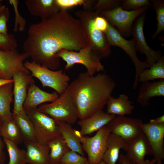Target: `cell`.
Returning <instances> with one entry per match:
<instances>
[{
    "mask_svg": "<svg viewBox=\"0 0 164 164\" xmlns=\"http://www.w3.org/2000/svg\"><path fill=\"white\" fill-rule=\"evenodd\" d=\"M86 37L78 19L67 9L30 26L23 48L32 61L53 70L60 67L56 54L63 50L78 51L86 47Z\"/></svg>",
    "mask_w": 164,
    "mask_h": 164,
    "instance_id": "cell-1",
    "label": "cell"
},
{
    "mask_svg": "<svg viewBox=\"0 0 164 164\" xmlns=\"http://www.w3.org/2000/svg\"><path fill=\"white\" fill-rule=\"evenodd\" d=\"M116 86L105 73L91 76L86 72L79 74L68 87L76 105L78 118H87L102 110Z\"/></svg>",
    "mask_w": 164,
    "mask_h": 164,
    "instance_id": "cell-2",
    "label": "cell"
},
{
    "mask_svg": "<svg viewBox=\"0 0 164 164\" xmlns=\"http://www.w3.org/2000/svg\"><path fill=\"white\" fill-rule=\"evenodd\" d=\"M98 12L93 10H80L75 12L79 20L86 39L87 46L101 59L107 58L111 53V46L105 33L97 29L94 19Z\"/></svg>",
    "mask_w": 164,
    "mask_h": 164,
    "instance_id": "cell-3",
    "label": "cell"
},
{
    "mask_svg": "<svg viewBox=\"0 0 164 164\" xmlns=\"http://www.w3.org/2000/svg\"><path fill=\"white\" fill-rule=\"evenodd\" d=\"M57 122H63L70 125L75 124L78 118L76 105L68 88L55 101L38 108Z\"/></svg>",
    "mask_w": 164,
    "mask_h": 164,
    "instance_id": "cell-4",
    "label": "cell"
},
{
    "mask_svg": "<svg viewBox=\"0 0 164 164\" xmlns=\"http://www.w3.org/2000/svg\"><path fill=\"white\" fill-rule=\"evenodd\" d=\"M25 111L33 125L36 142L47 145L62 137L57 121L51 117L39 111L37 107Z\"/></svg>",
    "mask_w": 164,
    "mask_h": 164,
    "instance_id": "cell-5",
    "label": "cell"
},
{
    "mask_svg": "<svg viewBox=\"0 0 164 164\" xmlns=\"http://www.w3.org/2000/svg\"><path fill=\"white\" fill-rule=\"evenodd\" d=\"M56 56L66 62L64 67L65 70H68L76 63H80L85 67L87 72L91 76L104 71V67L100 61L101 59L100 57L87 46L78 51L61 50L57 53Z\"/></svg>",
    "mask_w": 164,
    "mask_h": 164,
    "instance_id": "cell-6",
    "label": "cell"
},
{
    "mask_svg": "<svg viewBox=\"0 0 164 164\" xmlns=\"http://www.w3.org/2000/svg\"><path fill=\"white\" fill-rule=\"evenodd\" d=\"M24 65L32 76L40 81L43 87L53 89L59 95L63 93L69 85L70 77L61 69L51 70L33 61H26Z\"/></svg>",
    "mask_w": 164,
    "mask_h": 164,
    "instance_id": "cell-7",
    "label": "cell"
},
{
    "mask_svg": "<svg viewBox=\"0 0 164 164\" xmlns=\"http://www.w3.org/2000/svg\"><path fill=\"white\" fill-rule=\"evenodd\" d=\"M105 33L111 46H118L123 50L134 65L135 74L133 87L134 89H136L138 85V79L140 74L144 69L150 67L145 61H142L138 58L135 42L133 38L130 40L125 39L115 27L109 23L108 29Z\"/></svg>",
    "mask_w": 164,
    "mask_h": 164,
    "instance_id": "cell-8",
    "label": "cell"
},
{
    "mask_svg": "<svg viewBox=\"0 0 164 164\" xmlns=\"http://www.w3.org/2000/svg\"><path fill=\"white\" fill-rule=\"evenodd\" d=\"M148 8L145 7L135 10L126 11L120 6L111 10L101 12L100 14L111 25L117 28L123 36L128 37L132 36V28L134 21L147 11Z\"/></svg>",
    "mask_w": 164,
    "mask_h": 164,
    "instance_id": "cell-9",
    "label": "cell"
},
{
    "mask_svg": "<svg viewBox=\"0 0 164 164\" xmlns=\"http://www.w3.org/2000/svg\"><path fill=\"white\" fill-rule=\"evenodd\" d=\"M111 132L105 125L92 137L82 136L80 138L83 149L87 154L89 164H98L102 160L107 147L108 137Z\"/></svg>",
    "mask_w": 164,
    "mask_h": 164,
    "instance_id": "cell-10",
    "label": "cell"
},
{
    "mask_svg": "<svg viewBox=\"0 0 164 164\" xmlns=\"http://www.w3.org/2000/svg\"><path fill=\"white\" fill-rule=\"evenodd\" d=\"M29 57L27 54L25 52L20 53L17 49L11 50H0V78L12 80L13 74L18 71L31 74L23 63Z\"/></svg>",
    "mask_w": 164,
    "mask_h": 164,
    "instance_id": "cell-11",
    "label": "cell"
},
{
    "mask_svg": "<svg viewBox=\"0 0 164 164\" xmlns=\"http://www.w3.org/2000/svg\"><path fill=\"white\" fill-rule=\"evenodd\" d=\"M146 12H144L134 21L132 28L131 34L135 42L137 51L145 55L146 59L145 62L150 67L161 58L162 52L159 50H155L152 49L146 41L143 28Z\"/></svg>",
    "mask_w": 164,
    "mask_h": 164,
    "instance_id": "cell-12",
    "label": "cell"
},
{
    "mask_svg": "<svg viewBox=\"0 0 164 164\" xmlns=\"http://www.w3.org/2000/svg\"><path fill=\"white\" fill-rule=\"evenodd\" d=\"M143 124L142 121L138 118L117 115L107 125L111 133L126 142L144 133Z\"/></svg>",
    "mask_w": 164,
    "mask_h": 164,
    "instance_id": "cell-13",
    "label": "cell"
},
{
    "mask_svg": "<svg viewBox=\"0 0 164 164\" xmlns=\"http://www.w3.org/2000/svg\"><path fill=\"white\" fill-rule=\"evenodd\" d=\"M143 130L151 146L155 163L164 159V124L143 123Z\"/></svg>",
    "mask_w": 164,
    "mask_h": 164,
    "instance_id": "cell-14",
    "label": "cell"
},
{
    "mask_svg": "<svg viewBox=\"0 0 164 164\" xmlns=\"http://www.w3.org/2000/svg\"><path fill=\"white\" fill-rule=\"evenodd\" d=\"M31 74L22 71L15 73L12 77L14 102L12 113H16L23 110L24 102L29 85L35 82Z\"/></svg>",
    "mask_w": 164,
    "mask_h": 164,
    "instance_id": "cell-15",
    "label": "cell"
},
{
    "mask_svg": "<svg viewBox=\"0 0 164 164\" xmlns=\"http://www.w3.org/2000/svg\"><path fill=\"white\" fill-rule=\"evenodd\" d=\"M124 150L126 155L135 164L143 162L146 156L152 155L149 142L144 133L126 142Z\"/></svg>",
    "mask_w": 164,
    "mask_h": 164,
    "instance_id": "cell-16",
    "label": "cell"
},
{
    "mask_svg": "<svg viewBox=\"0 0 164 164\" xmlns=\"http://www.w3.org/2000/svg\"><path fill=\"white\" fill-rule=\"evenodd\" d=\"M115 116L108 114L102 109L99 110L91 117L78 121V124L80 128V132L83 136L91 134L107 125Z\"/></svg>",
    "mask_w": 164,
    "mask_h": 164,
    "instance_id": "cell-17",
    "label": "cell"
},
{
    "mask_svg": "<svg viewBox=\"0 0 164 164\" xmlns=\"http://www.w3.org/2000/svg\"><path fill=\"white\" fill-rule=\"evenodd\" d=\"M25 3L31 15L42 20L54 16L61 9L56 0H26Z\"/></svg>",
    "mask_w": 164,
    "mask_h": 164,
    "instance_id": "cell-18",
    "label": "cell"
},
{
    "mask_svg": "<svg viewBox=\"0 0 164 164\" xmlns=\"http://www.w3.org/2000/svg\"><path fill=\"white\" fill-rule=\"evenodd\" d=\"M59 96L56 91L49 93L42 90L34 82L29 86L27 96L23 104V109L27 111L36 108L41 104L53 102Z\"/></svg>",
    "mask_w": 164,
    "mask_h": 164,
    "instance_id": "cell-19",
    "label": "cell"
},
{
    "mask_svg": "<svg viewBox=\"0 0 164 164\" xmlns=\"http://www.w3.org/2000/svg\"><path fill=\"white\" fill-rule=\"evenodd\" d=\"M26 148V156L29 164H49L50 148L47 145L35 141L23 142Z\"/></svg>",
    "mask_w": 164,
    "mask_h": 164,
    "instance_id": "cell-20",
    "label": "cell"
},
{
    "mask_svg": "<svg viewBox=\"0 0 164 164\" xmlns=\"http://www.w3.org/2000/svg\"><path fill=\"white\" fill-rule=\"evenodd\" d=\"M164 96V79L156 82L146 81L142 83L139 87L137 101L142 106L150 105V99L152 97Z\"/></svg>",
    "mask_w": 164,
    "mask_h": 164,
    "instance_id": "cell-21",
    "label": "cell"
},
{
    "mask_svg": "<svg viewBox=\"0 0 164 164\" xmlns=\"http://www.w3.org/2000/svg\"><path fill=\"white\" fill-rule=\"evenodd\" d=\"M133 102L125 94H120L118 98L111 96L107 103L106 112L109 114L119 116L130 114L135 109Z\"/></svg>",
    "mask_w": 164,
    "mask_h": 164,
    "instance_id": "cell-22",
    "label": "cell"
},
{
    "mask_svg": "<svg viewBox=\"0 0 164 164\" xmlns=\"http://www.w3.org/2000/svg\"><path fill=\"white\" fill-rule=\"evenodd\" d=\"M126 142L119 136L111 133L108 140L107 147L102 159L105 164H116L120 149H124Z\"/></svg>",
    "mask_w": 164,
    "mask_h": 164,
    "instance_id": "cell-23",
    "label": "cell"
},
{
    "mask_svg": "<svg viewBox=\"0 0 164 164\" xmlns=\"http://www.w3.org/2000/svg\"><path fill=\"white\" fill-rule=\"evenodd\" d=\"M57 122L62 137L70 149L84 156V152L80 139L71 125L63 122Z\"/></svg>",
    "mask_w": 164,
    "mask_h": 164,
    "instance_id": "cell-24",
    "label": "cell"
},
{
    "mask_svg": "<svg viewBox=\"0 0 164 164\" xmlns=\"http://www.w3.org/2000/svg\"><path fill=\"white\" fill-rule=\"evenodd\" d=\"M13 82L0 86V116L2 120L12 117L10 106L13 100Z\"/></svg>",
    "mask_w": 164,
    "mask_h": 164,
    "instance_id": "cell-25",
    "label": "cell"
},
{
    "mask_svg": "<svg viewBox=\"0 0 164 164\" xmlns=\"http://www.w3.org/2000/svg\"><path fill=\"white\" fill-rule=\"evenodd\" d=\"M0 136L18 145L23 142V138L18 126L12 117L2 120L0 125Z\"/></svg>",
    "mask_w": 164,
    "mask_h": 164,
    "instance_id": "cell-26",
    "label": "cell"
},
{
    "mask_svg": "<svg viewBox=\"0 0 164 164\" xmlns=\"http://www.w3.org/2000/svg\"><path fill=\"white\" fill-rule=\"evenodd\" d=\"M12 114L22 135L23 142L35 141L33 125L26 111L23 109L19 113Z\"/></svg>",
    "mask_w": 164,
    "mask_h": 164,
    "instance_id": "cell-27",
    "label": "cell"
},
{
    "mask_svg": "<svg viewBox=\"0 0 164 164\" xmlns=\"http://www.w3.org/2000/svg\"><path fill=\"white\" fill-rule=\"evenodd\" d=\"M164 79V56L160 59L148 69H144L140 74L138 82L153 80L155 79Z\"/></svg>",
    "mask_w": 164,
    "mask_h": 164,
    "instance_id": "cell-28",
    "label": "cell"
},
{
    "mask_svg": "<svg viewBox=\"0 0 164 164\" xmlns=\"http://www.w3.org/2000/svg\"><path fill=\"white\" fill-rule=\"evenodd\" d=\"M50 149L49 164H58L70 149L62 137L54 140L48 144Z\"/></svg>",
    "mask_w": 164,
    "mask_h": 164,
    "instance_id": "cell-29",
    "label": "cell"
},
{
    "mask_svg": "<svg viewBox=\"0 0 164 164\" xmlns=\"http://www.w3.org/2000/svg\"><path fill=\"white\" fill-rule=\"evenodd\" d=\"M3 140L9 156L8 164H26V150L20 149L17 144L7 139Z\"/></svg>",
    "mask_w": 164,
    "mask_h": 164,
    "instance_id": "cell-30",
    "label": "cell"
},
{
    "mask_svg": "<svg viewBox=\"0 0 164 164\" xmlns=\"http://www.w3.org/2000/svg\"><path fill=\"white\" fill-rule=\"evenodd\" d=\"M151 6L156 14L157 22V29L153 34L152 39H155L158 35L164 30V1L162 0H151Z\"/></svg>",
    "mask_w": 164,
    "mask_h": 164,
    "instance_id": "cell-31",
    "label": "cell"
},
{
    "mask_svg": "<svg viewBox=\"0 0 164 164\" xmlns=\"http://www.w3.org/2000/svg\"><path fill=\"white\" fill-rule=\"evenodd\" d=\"M96 0H56L60 9H65L73 7L82 6L83 9L92 10L96 3Z\"/></svg>",
    "mask_w": 164,
    "mask_h": 164,
    "instance_id": "cell-32",
    "label": "cell"
},
{
    "mask_svg": "<svg viewBox=\"0 0 164 164\" xmlns=\"http://www.w3.org/2000/svg\"><path fill=\"white\" fill-rule=\"evenodd\" d=\"M62 164H86L87 159L71 149L67 152L60 160Z\"/></svg>",
    "mask_w": 164,
    "mask_h": 164,
    "instance_id": "cell-33",
    "label": "cell"
},
{
    "mask_svg": "<svg viewBox=\"0 0 164 164\" xmlns=\"http://www.w3.org/2000/svg\"><path fill=\"white\" fill-rule=\"evenodd\" d=\"M9 2L13 6L14 11L15 21L13 31L14 32L18 31L23 32L25 29L26 21L19 12L18 7L19 1L18 0H9Z\"/></svg>",
    "mask_w": 164,
    "mask_h": 164,
    "instance_id": "cell-34",
    "label": "cell"
},
{
    "mask_svg": "<svg viewBox=\"0 0 164 164\" xmlns=\"http://www.w3.org/2000/svg\"><path fill=\"white\" fill-rule=\"evenodd\" d=\"M121 0H97L92 9L100 13L104 11L112 10L121 6Z\"/></svg>",
    "mask_w": 164,
    "mask_h": 164,
    "instance_id": "cell-35",
    "label": "cell"
},
{
    "mask_svg": "<svg viewBox=\"0 0 164 164\" xmlns=\"http://www.w3.org/2000/svg\"><path fill=\"white\" fill-rule=\"evenodd\" d=\"M151 6V0H123L121 6L126 11L135 10L141 8Z\"/></svg>",
    "mask_w": 164,
    "mask_h": 164,
    "instance_id": "cell-36",
    "label": "cell"
},
{
    "mask_svg": "<svg viewBox=\"0 0 164 164\" xmlns=\"http://www.w3.org/2000/svg\"><path fill=\"white\" fill-rule=\"evenodd\" d=\"M17 46L16 40L13 35L0 33V50H12L16 49Z\"/></svg>",
    "mask_w": 164,
    "mask_h": 164,
    "instance_id": "cell-37",
    "label": "cell"
},
{
    "mask_svg": "<svg viewBox=\"0 0 164 164\" xmlns=\"http://www.w3.org/2000/svg\"><path fill=\"white\" fill-rule=\"evenodd\" d=\"M94 24L95 27L99 30L105 33L107 31L109 23L106 19L98 13L94 19Z\"/></svg>",
    "mask_w": 164,
    "mask_h": 164,
    "instance_id": "cell-38",
    "label": "cell"
},
{
    "mask_svg": "<svg viewBox=\"0 0 164 164\" xmlns=\"http://www.w3.org/2000/svg\"><path fill=\"white\" fill-rule=\"evenodd\" d=\"M10 15L8 8L6 7L0 14V33L6 35L8 34L7 22Z\"/></svg>",
    "mask_w": 164,
    "mask_h": 164,
    "instance_id": "cell-39",
    "label": "cell"
},
{
    "mask_svg": "<svg viewBox=\"0 0 164 164\" xmlns=\"http://www.w3.org/2000/svg\"><path fill=\"white\" fill-rule=\"evenodd\" d=\"M119 163L121 164H135L126 155L121 154L118 159Z\"/></svg>",
    "mask_w": 164,
    "mask_h": 164,
    "instance_id": "cell-40",
    "label": "cell"
},
{
    "mask_svg": "<svg viewBox=\"0 0 164 164\" xmlns=\"http://www.w3.org/2000/svg\"><path fill=\"white\" fill-rule=\"evenodd\" d=\"M149 123L155 125H161L164 124V115L157 117L154 119L150 120Z\"/></svg>",
    "mask_w": 164,
    "mask_h": 164,
    "instance_id": "cell-41",
    "label": "cell"
},
{
    "mask_svg": "<svg viewBox=\"0 0 164 164\" xmlns=\"http://www.w3.org/2000/svg\"><path fill=\"white\" fill-rule=\"evenodd\" d=\"M1 137L0 136V164H2L4 158V153L3 151L4 142V141L2 140Z\"/></svg>",
    "mask_w": 164,
    "mask_h": 164,
    "instance_id": "cell-42",
    "label": "cell"
},
{
    "mask_svg": "<svg viewBox=\"0 0 164 164\" xmlns=\"http://www.w3.org/2000/svg\"><path fill=\"white\" fill-rule=\"evenodd\" d=\"M155 162L152 159L151 160L149 159L145 160L142 162L138 164H155Z\"/></svg>",
    "mask_w": 164,
    "mask_h": 164,
    "instance_id": "cell-43",
    "label": "cell"
},
{
    "mask_svg": "<svg viewBox=\"0 0 164 164\" xmlns=\"http://www.w3.org/2000/svg\"><path fill=\"white\" fill-rule=\"evenodd\" d=\"M11 82H13V80L12 79L10 80H7L0 78V86Z\"/></svg>",
    "mask_w": 164,
    "mask_h": 164,
    "instance_id": "cell-44",
    "label": "cell"
},
{
    "mask_svg": "<svg viewBox=\"0 0 164 164\" xmlns=\"http://www.w3.org/2000/svg\"><path fill=\"white\" fill-rule=\"evenodd\" d=\"M5 7H6L3 5L0 6V14L2 12Z\"/></svg>",
    "mask_w": 164,
    "mask_h": 164,
    "instance_id": "cell-45",
    "label": "cell"
},
{
    "mask_svg": "<svg viewBox=\"0 0 164 164\" xmlns=\"http://www.w3.org/2000/svg\"><path fill=\"white\" fill-rule=\"evenodd\" d=\"M98 164H105L102 160L100 161Z\"/></svg>",
    "mask_w": 164,
    "mask_h": 164,
    "instance_id": "cell-46",
    "label": "cell"
},
{
    "mask_svg": "<svg viewBox=\"0 0 164 164\" xmlns=\"http://www.w3.org/2000/svg\"><path fill=\"white\" fill-rule=\"evenodd\" d=\"M2 119L1 117V116H0V125L1 124V123H2Z\"/></svg>",
    "mask_w": 164,
    "mask_h": 164,
    "instance_id": "cell-47",
    "label": "cell"
},
{
    "mask_svg": "<svg viewBox=\"0 0 164 164\" xmlns=\"http://www.w3.org/2000/svg\"><path fill=\"white\" fill-rule=\"evenodd\" d=\"M156 164H162V163L161 161H159L156 162Z\"/></svg>",
    "mask_w": 164,
    "mask_h": 164,
    "instance_id": "cell-48",
    "label": "cell"
},
{
    "mask_svg": "<svg viewBox=\"0 0 164 164\" xmlns=\"http://www.w3.org/2000/svg\"><path fill=\"white\" fill-rule=\"evenodd\" d=\"M58 164H61V163L60 162V163H58Z\"/></svg>",
    "mask_w": 164,
    "mask_h": 164,
    "instance_id": "cell-49",
    "label": "cell"
},
{
    "mask_svg": "<svg viewBox=\"0 0 164 164\" xmlns=\"http://www.w3.org/2000/svg\"><path fill=\"white\" fill-rule=\"evenodd\" d=\"M86 164H89L88 163Z\"/></svg>",
    "mask_w": 164,
    "mask_h": 164,
    "instance_id": "cell-50",
    "label": "cell"
},
{
    "mask_svg": "<svg viewBox=\"0 0 164 164\" xmlns=\"http://www.w3.org/2000/svg\"></svg>",
    "mask_w": 164,
    "mask_h": 164,
    "instance_id": "cell-51",
    "label": "cell"
}]
</instances>
